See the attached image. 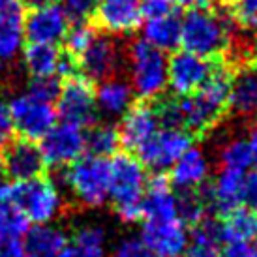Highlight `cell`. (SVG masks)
<instances>
[{
  "label": "cell",
  "instance_id": "603a6c76",
  "mask_svg": "<svg viewBox=\"0 0 257 257\" xmlns=\"http://www.w3.org/2000/svg\"><path fill=\"white\" fill-rule=\"evenodd\" d=\"M96 94V109L98 114H105L109 118H120L136 100V94L126 79L109 77L100 81L98 88H94Z\"/></svg>",
  "mask_w": 257,
  "mask_h": 257
},
{
  "label": "cell",
  "instance_id": "d6a6232c",
  "mask_svg": "<svg viewBox=\"0 0 257 257\" xmlns=\"http://www.w3.org/2000/svg\"><path fill=\"white\" fill-rule=\"evenodd\" d=\"M179 216L186 225H197L207 218V203L199 192H182L179 195Z\"/></svg>",
  "mask_w": 257,
  "mask_h": 257
},
{
  "label": "cell",
  "instance_id": "f5cc1de1",
  "mask_svg": "<svg viewBox=\"0 0 257 257\" xmlns=\"http://www.w3.org/2000/svg\"><path fill=\"white\" fill-rule=\"evenodd\" d=\"M0 186H2V182H0Z\"/></svg>",
  "mask_w": 257,
  "mask_h": 257
},
{
  "label": "cell",
  "instance_id": "ba28073f",
  "mask_svg": "<svg viewBox=\"0 0 257 257\" xmlns=\"http://www.w3.org/2000/svg\"><path fill=\"white\" fill-rule=\"evenodd\" d=\"M192 134L180 126H162L149 141L137 149V158L145 169L154 173H164L171 169L186 150L193 147Z\"/></svg>",
  "mask_w": 257,
  "mask_h": 257
},
{
  "label": "cell",
  "instance_id": "7bdbcfd3",
  "mask_svg": "<svg viewBox=\"0 0 257 257\" xmlns=\"http://www.w3.org/2000/svg\"><path fill=\"white\" fill-rule=\"evenodd\" d=\"M0 257H30L23 246V240L0 244Z\"/></svg>",
  "mask_w": 257,
  "mask_h": 257
},
{
  "label": "cell",
  "instance_id": "ffe728a7",
  "mask_svg": "<svg viewBox=\"0 0 257 257\" xmlns=\"http://www.w3.org/2000/svg\"><path fill=\"white\" fill-rule=\"evenodd\" d=\"M171 182L180 192H199L210 177V160L205 150L190 147L169 169Z\"/></svg>",
  "mask_w": 257,
  "mask_h": 257
},
{
  "label": "cell",
  "instance_id": "836d02e7",
  "mask_svg": "<svg viewBox=\"0 0 257 257\" xmlns=\"http://www.w3.org/2000/svg\"><path fill=\"white\" fill-rule=\"evenodd\" d=\"M94 38H96V32L92 27H88L86 23H73L68 29L62 42H64L66 51L70 53V57H79L92 43Z\"/></svg>",
  "mask_w": 257,
  "mask_h": 257
},
{
  "label": "cell",
  "instance_id": "1f68e13d",
  "mask_svg": "<svg viewBox=\"0 0 257 257\" xmlns=\"http://www.w3.org/2000/svg\"><path fill=\"white\" fill-rule=\"evenodd\" d=\"M218 160H220L221 169L246 173L251 167L248 139H244V137H231V139H227L218 150Z\"/></svg>",
  "mask_w": 257,
  "mask_h": 257
},
{
  "label": "cell",
  "instance_id": "8992f818",
  "mask_svg": "<svg viewBox=\"0 0 257 257\" xmlns=\"http://www.w3.org/2000/svg\"><path fill=\"white\" fill-rule=\"evenodd\" d=\"M8 195L15 201L32 225L51 223L62 212L64 197L57 182L45 177L6 184Z\"/></svg>",
  "mask_w": 257,
  "mask_h": 257
},
{
  "label": "cell",
  "instance_id": "db71d44e",
  "mask_svg": "<svg viewBox=\"0 0 257 257\" xmlns=\"http://www.w3.org/2000/svg\"><path fill=\"white\" fill-rule=\"evenodd\" d=\"M0 66H2V64H0Z\"/></svg>",
  "mask_w": 257,
  "mask_h": 257
},
{
  "label": "cell",
  "instance_id": "9c48e42d",
  "mask_svg": "<svg viewBox=\"0 0 257 257\" xmlns=\"http://www.w3.org/2000/svg\"><path fill=\"white\" fill-rule=\"evenodd\" d=\"M40 150L45 165L55 169H66L85 154L86 132L72 122H57L40 139Z\"/></svg>",
  "mask_w": 257,
  "mask_h": 257
},
{
  "label": "cell",
  "instance_id": "ac0fdd59",
  "mask_svg": "<svg viewBox=\"0 0 257 257\" xmlns=\"http://www.w3.org/2000/svg\"><path fill=\"white\" fill-rule=\"evenodd\" d=\"M25 17L23 0H0V64L12 62L25 47Z\"/></svg>",
  "mask_w": 257,
  "mask_h": 257
},
{
  "label": "cell",
  "instance_id": "f1b7e54d",
  "mask_svg": "<svg viewBox=\"0 0 257 257\" xmlns=\"http://www.w3.org/2000/svg\"><path fill=\"white\" fill-rule=\"evenodd\" d=\"M29 227V218L8 195L6 184H2L0 186V244L23 240Z\"/></svg>",
  "mask_w": 257,
  "mask_h": 257
},
{
  "label": "cell",
  "instance_id": "d6986e66",
  "mask_svg": "<svg viewBox=\"0 0 257 257\" xmlns=\"http://www.w3.org/2000/svg\"><path fill=\"white\" fill-rule=\"evenodd\" d=\"M160 128H162V122L156 113V107H152L149 103L132 105L120 116V126L116 128L118 136H120V147L136 152Z\"/></svg>",
  "mask_w": 257,
  "mask_h": 257
},
{
  "label": "cell",
  "instance_id": "4fadbf2b",
  "mask_svg": "<svg viewBox=\"0 0 257 257\" xmlns=\"http://www.w3.org/2000/svg\"><path fill=\"white\" fill-rule=\"evenodd\" d=\"M0 162H2V173L12 182H23V180L42 177L45 169L40 145H36V141L23 139V137L12 139L2 149Z\"/></svg>",
  "mask_w": 257,
  "mask_h": 257
},
{
  "label": "cell",
  "instance_id": "cb8c5ba5",
  "mask_svg": "<svg viewBox=\"0 0 257 257\" xmlns=\"http://www.w3.org/2000/svg\"><path fill=\"white\" fill-rule=\"evenodd\" d=\"M68 242V235L57 225L40 223L29 227L23 236V246L30 257H60Z\"/></svg>",
  "mask_w": 257,
  "mask_h": 257
},
{
  "label": "cell",
  "instance_id": "484cf974",
  "mask_svg": "<svg viewBox=\"0 0 257 257\" xmlns=\"http://www.w3.org/2000/svg\"><path fill=\"white\" fill-rule=\"evenodd\" d=\"M60 257H107V233L100 225H83L73 233Z\"/></svg>",
  "mask_w": 257,
  "mask_h": 257
},
{
  "label": "cell",
  "instance_id": "f546056e",
  "mask_svg": "<svg viewBox=\"0 0 257 257\" xmlns=\"http://www.w3.org/2000/svg\"><path fill=\"white\" fill-rule=\"evenodd\" d=\"M220 233L221 240L229 242H250L257 231V214L246 207H238L235 210L221 216Z\"/></svg>",
  "mask_w": 257,
  "mask_h": 257
},
{
  "label": "cell",
  "instance_id": "7a4b0ae2",
  "mask_svg": "<svg viewBox=\"0 0 257 257\" xmlns=\"http://www.w3.org/2000/svg\"><path fill=\"white\" fill-rule=\"evenodd\" d=\"M111 162L109 201L114 214L124 223H136L143 218V199L149 184L147 169L137 156L128 152L114 154Z\"/></svg>",
  "mask_w": 257,
  "mask_h": 257
},
{
  "label": "cell",
  "instance_id": "74e56055",
  "mask_svg": "<svg viewBox=\"0 0 257 257\" xmlns=\"http://www.w3.org/2000/svg\"><path fill=\"white\" fill-rule=\"evenodd\" d=\"M27 92H30L38 100L55 103L58 92H60V83L57 77H36L29 83Z\"/></svg>",
  "mask_w": 257,
  "mask_h": 257
},
{
  "label": "cell",
  "instance_id": "6da1fadb",
  "mask_svg": "<svg viewBox=\"0 0 257 257\" xmlns=\"http://www.w3.org/2000/svg\"><path fill=\"white\" fill-rule=\"evenodd\" d=\"M229 86H231L229 70L223 66H214L210 77L197 92L186 98H179L180 128L188 130L192 136L210 132L227 111Z\"/></svg>",
  "mask_w": 257,
  "mask_h": 257
},
{
  "label": "cell",
  "instance_id": "2e32d148",
  "mask_svg": "<svg viewBox=\"0 0 257 257\" xmlns=\"http://www.w3.org/2000/svg\"><path fill=\"white\" fill-rule=\"evenodd\" d=\"M94 17L107 34L128 36L143 25L141 0H98Z\"/></svg>",
  "mask_w": 257,
  "mask_h": 257
},
{
  "label": "cell",
  "instance_id": "e575fe53",
  "mask_svg": "<svg viewBox=\"0 0 257 257\" xmlns=\"http://www.w3.org/2000/svg\"><path fill=\"white\" fill-rule=\"evenodd\" d=\"M231 21L238 29L257 32V0H231Z\"/></svg>",
  "mask_w": 257,
  "mask_h": 257
},
{
  "label": "cell",
  "instance_id": "5b68a950",
  "mask_svg": "<svg viewBox=\"0 0 257 257\" xmlns=\"http://www.w3.org/2000/svg\"><path fill=\"white\" fill-rule=\"evenodd\" d=\"M167 60L165 53L145 40H137L130 45L128 83L136 98L143 101L158 100L167 90Z\"/></svg>",
  "mask_w": 257,
  "mask_h": 257
},
{
  "label": "cell",
  "instance_id": "8d00e7d4",
  "mask_svg": "<svg viewBox=\"0 0 257 257\" xmlns=\"http://www.w3.org/2000/svg\"><path fill=\"white\" fill-rule=\"evenodd\" d=\"M98 0H60V8L64 10L70 23H86L94 17Z\"/></svg>",
  "mask_w": 257,
  "mask_h": 257
},
{
  "label": "cell",
  "instance_id": "8fae6325",
  "mask_svg": "<svg viewBox=\"0 0 257 257\" xmlns=\"http://www.w3.org/2000/svg\"><path fill=\"white\" fill-rule=\"evenodd\" d=\"M210 58H203L188 51H179L167 60V88L179 98L192 96L205 85L214 70Z\"/></svg>",
  "mask_w": 257,
  "mask_h": 257
},
{
  "label": "cell",
  "instance_id": "f907efd6",
  "mask_svg": "<svg viewBox=\"0 0 257 257\" xmlns=\"http://www.w3.org/2000/svg\"><path fill=\"white\" fill-rule=\"evenodd\" d=\"M255 73H257V66H255Z\"/></svg>",
  "mask_w": 257,
  "mask_h": 257
},
{
  "label": "cell",
  "instance_id": "277c9868",
  "mask_svg": "<svg viewBox=\"0 0 257 257\" xmlns=\"http://www.w3.org/2000/svg\"><path fill=\"white\" fill-rule=\"evenodd\" d=\"M111 162L109 158L83 154L62 175V184L79 205L86 208L103 207L109 201Z\"/></svg>",
  "mask_w": 257,
  "mask_h": 257
},
{
  "label": "cell",
  "instance_id": "ee69618b",
  "mask_svg": "<svg viewBox=\"0 0 257 257\" xmlns=\"http://www.w3.org/2000/svg\"><path fill=\"white\" fill-rule=\"evenodd\" d=\"M212 0H175V6L182 8L186 12H193V10H207L210 8Z\"/></svg>",
  "mask_w": 257,
  "mask_h": 257
},
{
  "label": "cell",
  "instance_id": "ab89813d",
  "mask_svg": "<svg viewBox=\"0 0 257 257\" xmlns=\"http://www.w3.org/2000/svg\"><path fill=\"white\" fill-rule=\"evenodd\" d=\"M240 203H242V207L250 208L257 214V171L244 173Z\"/></svg>",
  "mask_w": 257,
  "mask_h": 257
},
{
  "label": "cell",
  "instance_id": "f6af8a7d",
  "mask_svg": "<svg viewBox=\"0 0 257 257\" xmlns=\"http://www.w3.org/2000/svg\"><path fill=\"white\" fill-rule=\"evenodd\" d=\"M248 145H250V156H251V165L257 171V130H253L248 137Z\"/></svg>",
  "mask_w": 257,
  "mask_h": 257
},
{
  "label": "cell",
  "instance_id": "c3c4849f",
  "mask_svg": "<svg viewBox=\"0 0 257 257\" xmlns=\"http://www.w3.org/2000/svg\"><path fill=\"white\" fill-rule=\"evenodd\" d=\"M0 171H2V162H0Z\"/></svg>",
  "mask_w": 257,
  "mask_h": 257
},
{
  "label": "cell",
  "instance_id": "3957f363",
  "mask_svg": "<svg viewBox=\"0 0 257 257\" xmlns=\"http://www.w3.org/2000/svg\"><path fill=\"white\" fill-rule=\"evenodd\" d=\"M231 19L210 12L193 10L180 19V47L203 58H216L231 45Z\"/></svg>",
  "mask_w": 257,
  "mask_h": 257
},
{
  "label": "cell",
  "instance_id": "816d5d0a",
  "mask_svg": "<svg viewBox=\"0 0 257 257\" xmlns=\"http://www.w3.org/2000/svg\"><path fill=\"white\" fill-rule=\"evenodd\" d=\"M225 2H231V0H225Z\"/></svg>",
  "mask_w": 257,
  "mask_h": 257
},
{
  "label": "cell",
  "instance_id": "4316f807",
  "mask_svg": "<svg viewBox=\"0 0 257 257\" xmlns=\"http://www.w3.org/2000/svg\"><path fill=\"white\" fill-rule=\"evenodd\" d=\"M143 40L162 53L175 51L180 45V19L175 14L145 19Z\"/></svg>",
  "mask_w": 257,
  "mask_h": 257
},
{
  "label": "cell",
  "instance_id": "d4e9b609",
  "mask_svg": "<svg viewBox=\"0 0 257 257\" xmlns=\"http://www.w3.org/2000/svg\"><path fill=\"white\" fill-rule=\"evenodd\" d=\"M227 109L238 116L257 114V73L255 70H240L231 75Z\"/></svg>",
  "mask_w": 257,
  "mask_h": 257
},
{
  "label": "cell",
  "instance_id": "44dd1931",
  "mask_svg": "<svg viewBox=\"0 0 257 257\" xmlns=\"http://www.w3.org/2000/svg\"><path fill=\"white\" fill-rule=\"evenodd\" d=\"M242 180L244 173L231 171V169H220L214 180L208 184L205 203L216 214L225 216L235 208L242 207L240 195H242Z\"/></svg>",
  "mask_w": 257,
  "mask_h": 257
},
{
  "label": "cell",
  "instance_id": "d590c367",
  "mask_svg": "<svg viewBox=\"0 0 257 257\" xmlns=\"http://www.w3.org/2000/svg\"><path fill=\"white\" fill-rule=\"evenodd\" d=\"M109 257H156L141 240V236H124L113 248Z\"/></svg>",
  "mask_w": 257,
  "mask_h": 257
},
{
  "label": "cell",
  "instance_id": "4dcf8cb0",
  "mask_svg": "<svg viewBox=\"0 0 257 257\" xmlns=\"http://www.w3.org/2000/svg\"><path fill=\"white\" fill-rule=\"evenodd\" d=\"M120 149V136L113 124H92L86 132V150L88 154L101 158L114 156Z\"/></svg>",
  "mask_w": 257,
  "mask_h": 257
},
{
  "label": "cell",
  "instance_id": "52a82bcc",
  "mask_svg": "<svg viewBox=\"0 0 257 257\" xmlns=\"http://www.w3.org/2000/svg\"><path fill=\"white\" fill-rule=\"evenodd\" d=\"M8 109L14 122L15 134L29 141H40L58 122L55 103L38 100L27 90L15 94L8 101Z\"/></svg>",
  "mask_w": 257,
  "mask_h": 257
},
{
  "label": "cell",
  "instance_id": "bcb514c9",
  "mask_svg": "<svg viewBox=\"0 0 257 257\" xmlns=\"http://www.w3.org/2000/svg\"><path fill=\"white\" fill-rule=\"evenodd\" d=\"M32 8H40V6H49V4H55L57 0H27Z\"/></svg>",
  "mask_w": 257,
  "mask_h": 257
},
{
  "label": "cell",
  "instance_id": "9a60e30c",
  "mask_svg": "<svg viewBox=\"0 0 257 257\" xmlns=\"http://www.w3.org/2000/svg\"><path fill=\"white\" fill-rule=\"evenodd\" d=\"M70 29V19L66 17L60 4L32 8L25 17V40L29 43L58 45Z\"/></svg>",
  "mask_w": 257,
  "mask_h": 257
},
{
  "label": "cell",
  "instance_id": "83f0119b",
  "mask_svg": "<svg viewBox=\"0 0 257 257\" xmlns=\"http://www.w3.org/2000/svg\"><path fill=\"white\" fill-rule=\"evenodd\" d=\"M221 233L220 223L210 218H205L193 225L188 236L186 257H220L221 255Z\"/></svg>",
  "mask_w": 257,
  "mask_h": 257
},
{
  "label": "cell",
  "instance_id": "7dc6e473",
  "mask_svg": "<svg viewBox=\"0 0 257 257\" xmlns=\"http://www.w3.org/2000/svg\"><path fill=\"white\" fill-rule=\"evenodd\" d=\"M253 238H255V240H257V231H255V236H253ZM255 246H257V244H255Z\"/></svg>",
  "mask_w": 257,
  "mask_h": 257
},
{
  "label": "cell",
  "instance_id": "30bf717a",
  "mask_svg": "<svg viewBox=\"0 0 257 257\" xmlns=\"http://www.w3.org/2000/svg\"><path fill=\"white\" fill-rule=\"evenodd\" d=\"M55 107L58 116L64 122H72L81 128L96 124L98 109H96V94L92 83L83 75L68 77L64 85H60Z\"/></svg>",
  "mask_w": 257,
  "mask_h": 257
},
{
  "label": "cell",
  "instance_id": "f35d334b",
  "mask_svg": "<svg viewBox=\"0 0 257 257\" xmlns=\"http://www.w3.org/2000/svg\"><path fill=\"white\" fill-rule=\"evenodd\" d=\"M143 19L152 17H164L175 14V0H141Z\"/></svg>",
  "mask_w": 257,
  "mask_h": 257
},
{
  "label": "cell",
  "instance_id": "60d3db41",
  "mask_svg": "<svg viewBox=\"0 0 257 257\" xmlns=\"http://www.w3.org/2000/svg\"><path fill=\"white\" fill-rule=\"evenodd\" d=\"M14 136H15V130H14L12 116H10L8 103L0 100V150L14 139Z\"/></svg>",
  "mask_w": 257,
  "mask_h": 257
},
{
  "label": "cell",
  "instance_id": "7402d4cb",
  "mask_svg": "<svg viewBox=\"0 0 257 257\" xmlns=\"http://www.w3.org/2000/svg\"><path fill=\"white\" fill-rule=\"evenodd\" d=\"M179 216V195L173 190V184L162 173L149 179L143 199V218L141 220H158V218H175Z\"/></svg>",
  "mask_w": 257,
  "mask_h": 257
},
{
  "label": "cell",
  "instance_id": "b9f144b4",
  "mask_svg": "<svg viewBox=\"0 0 257 257\" xmlns=\"http://www.w3.org/2000/svg\"><path fill=\"white\" fill-rule=\"evenodd\" d=\"M220 257H257V246L251 242H229Z\"/></svg>",
  "mask_w": 257,
  "mask_h": 257
},
{
  "label": "cell",
  "instance_id": "681fc988",
  "mask_svg": "<svg viewBox=\"0 0 257 257\" xmlns=\"http://www.w3.org/2000/svg\"><path fill=\"white\" fill-rule=\"evenodd\" d=\"M175 257H186V255H175Z\"/></svg>",
  "mask_w": 257,
  "mask_h": 257
},
{
  "label": "cell",
  "instance_id": "7c38bea8",
  "mask_svg": "<svg viewBox=\"0 0 257 257\" xmlns=\"http://www.w3.org/2000/svg\"><path fill=\"white\" fill-rule=\"evenodd\" d=\"M188 225L180 220V216L143 220L141 240L156 257L182 255L188 246Z\"/></svg>",
  "mask_w": 257,
  "mask_h": 257
},
{
  "label": "cell",
  "instance_id": "5bb4252c",
  "mask_svg": "<svg viewBox=\"0 0 257 257\" xmlns=\"http://www.w3.org/2000/svg\"><path fill=\"white\" fill-rule=\"evenodd\" d=\"M23 66L32 79L36 77H72L77 70L70 55L58 49V45L29 43L23 47Z\"/></svg>",
  "mask_w": 257,
  "mask_h": 257
},
{
  "label": "cell",
  "instance_id": "e0dca14e",
  "mask_svg": "<svg viewBox=\"0 0 257 257\" xmlns=\"http://www.w3.org/2000/svg\"><path fill=\"white\" fill-rule=\"evenodd\" d=\"M120 64V51L113 38L109 36H96L92 43L86 47L77 60V68L81 75L88 79L90 83L94 81H105L113 77L114 72L118 70Z\"/></svg>",
  "mask_w": 257,
  "mask_h": 257
}]
</instances>
